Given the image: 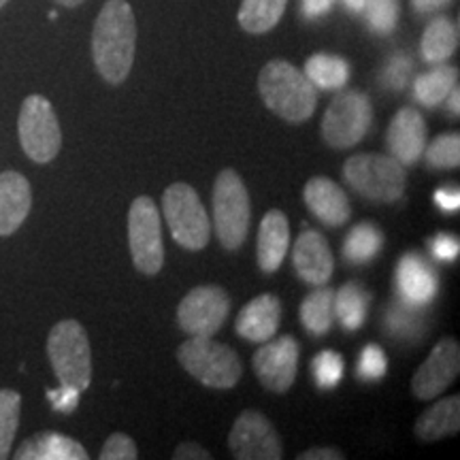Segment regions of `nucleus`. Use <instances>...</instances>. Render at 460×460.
I'll use <instances>...</instances> for the list:
<instances>
[{"instance_id": "393cba45", "label": "nucleus", "mask_w": 460, "mask_h": 460, "mask_svg": "<svg viewBox=\"0 0 460 460\" xmlns=\"http://www.w3.org/2000/svg\"><path fill=\"white\" fill-rule=\"evenodd\" d=\"M458 84V68L446 66L441 62L433 71L422 73L413 82V99L427 109L439 107L447 99V94L456 88Z\"/></svg>"}, {"instance_id": "a18cd8bd", "label": "nucleus", "mask_w": 460, "mask_h": 460, "mask_svg": "<svg viewBox=\"0 0 460 460\" xmlns=\"http://www.w3.org/2000/svg\"><path fill=\"white\" fill-rule=\"evenodd\" d=\"M452 0H411L416 13H435V11L446 9Z\"/></svg>"}, {"instance_id": "39448f33", "label": "nucleus", "mask_w": 460, "mask_h": 460, "mask_svg": "<svg viewBox=\"0 0 460 460\" xmlns=\"http://www.w3.org/2000/svg\"><path fill=\"white\" fill-rule=\"evenodd\" d=\"M48 356L58 382L88 390L92 382V352L85 329L77 320H62L48 337Z\"/></svg>"}, {"instance_id": "0eeeda50", "label": "nucleus", "mask_w": 460, "mask_h": 460, "mask_svg": "<svg viewBox=\"0 0 460 460\" xmlns=\"http://www.w3.org/2000/svg\"><path fill=\"white\" fill-rule=\"evenodd\" d=\"M163 214L177 245L190 252L205 250L211 239V220L197 190L188 183H172L164 190Z\"/></svg>"}, {"instance_id": "2f4dec72", "label": "nucleus", "mask_w": 460, "mask_h": 460, "mask_svg": "<svg viewBox=\"0 0 460 460\" xmlns=\"http://www.w3.org/2000/svg\"><path fill=\"white\" fill-rule=\"evenodd\" d=\"M386 329L390 335L401 337V339H416L422 335V315H420L418 307H411V305L401 303L393 305L388 309L386 315Z\"/></svg>"}, {"instance_id": "2eb2a0df", "label": "nucleus", "mask_w": 460, "mask_h": 460, "mask_svg": "<svg viewBox=\"0 0 460 460\" xmlns=\"http://www.w3.org/2000/svg\"><path fill=\"white\" fill-rule=\"evenodd\" d=\"M292 264L305 284L324 286L335 271L329 241L318 230H303L292 247Z\"/></svg>"}, {"instance_id": "20e7f679", "label": "nucleus", "mask_w": 460, "mask_h": 460, "mask_svg": "<svg viewBox=\"0 0 460 460\" xmlns=\"http://www.w3.org/2000/svg\"><path fill=\"white\" fill-rule=\"evenodd\" d=\"M348 186L373 203H396L405 194V166L393 156L382 154H356L343 166Z\"/></svg>"}, {"instance_id": "79ce46f5", "label": "nucleus", "mask_w": 460, "mask_h": 460, "mask_svg": "<svg viewBox=\"0 0 460 460\" xmlns=\"http://www.w3.org/2000/svg\"><path fill=\"white\" fill-rule=\"evenodd\" d=\"M335 7V0H301V13L305 20H318Z\"/></svg>"}, {"instance_id": "7ed1b4c3", "label": "nucleus", "mask_w": 460, "mask_h": 460, "mask_svg": "<svg viewBox=\"0 0 460 460\" xmlns=\"http://www.w3.org/2000/svg\"><path fill=\"white\" fill-rule=\"evenodd\" d=\"M177 360L197 382L207 388L228 390L243 376L239 354L214 337H190L177 349Z\"/></svg>"}, {"instance_id": "b1692460", "label": "nucleus", "mask_w": 460, "mask_h": 460, "mask_svg": "<svg viewBox=\"0 0 460 460\" xmlns=\"http://www.w3.org/2000/svg\"><path fill=\"white\" fill-rule=\"evenodd\" d=\"M458 49V26L447 17H435L420 43V54L429 65H441Z\"/></svg>"}, {"instance_id": "ddd939ff", "label": "nucleus", "mask_w": 460, "mask_h": 460, "mask_svg": "<svg viewBox=\"0 0 460 460\" xmlns=\"http://www.w3.org/2000/svg\"><path fill=\"white\" fill-rule=\"evenodd\" d=\"M298 356H301V348H298L296 339L284 335L275 341L271 339L264 341L252 358V367L264 388L275 394H284L296 379Z\"/></svg>"}, {"instance_id": "4c0bfd02", "label": "nucleus", "mask_w": 460, "mask_h": 460, "mask_svg": "<svg viewBox=\"0 0 460 460\" xmlns=\"http://www.w3.org/2000/svg\"><path fill=\"white\" fill-rule=\"evenodd\" d=\"M99 458L101 460H135L139 458V452H137L135 441H132L128 435L113 433L105 441V446H102Z\"/></svg>"}, {"instance_id": "f257e3e1", "label": "nucleus", "mask_w": 460, "mask_h": 460, "mask_svg": "<svg viewBox=\"0 0 460 460\" xmlns=\"http://www.w3.org/2000/svg\"><path fill=\"white\" fill-rule=\"evenodd\" d=\"M137 22L126 0H107L92 32V58L105 82L118 85L135 62Z\"/></svg>"}, {"instance_id": "e433bc0d", "label": "nucleus", "mask_w": 460, "mask_h": 460, "mask_svg": "<svg viewBox=\"0 0 460 460\" xmlns=\"http://www.w3.org/2000/svg\"><path fill=\"white\" fill-rule=\"evenodd\" d=\"M413 71V62L410 56L405 54H396L390 58V62L386 68L382 71V84L386 85L388 90H402L410 82Z\"/></svg>"}, {"instance_id": "f3484780", "label": "nucleus", "mask_w": 460, "mask_h": 460, "mask_svg": "<svg viewBox=\"0 0 460 460\" xmlns=\"http://www.w3.org/2000/svg\"><path fill=\"white\" fill-rule=\"evenodd\" d=\"M439 278L420 254H405L396 264V292L411 307H424L437 296Z\"/></svg>"}, {"instance_id": "09e8293b", "label": "nucleus", "mask_w": 460, "mask_h": 460, "mask_svg": "<svg viewBox=\"0 0 460 460\" xmlns=\"http://www.w3.org/2000/svg\"><path fill=\"white\" fill-rule=\"evenodd\" d=\"M58 4H62V7H68V9H73V7H77V4H82L84 0H56Z\"/></svg>"}, {"instance_id": "c85d7f7f", "label": "nucleus", "mask_w": 460, "mask_h": 460, "mask_svg": "<svg viewBox=\"0 0 460 460\" xmlns=\"http://www.w3.org/2000/svg\"><path fill=\"white\" fill-rule=\"evenodd\" d=\"M384 247V233L376 224L362 222L348 233L343 241V258L349 264H367L376 258Z\"/></svg>"}, {"instance_id": "37998d69", "label": "nucleus", "mask_w": 460, "mask_h": 460, "mask_svg": "<svg viewBox=\"0 0 460 460\" xmlns=\"http://www.w3.org/2000/svg\"><path fill=\"white\" fill-rule=\"evenodd\" d=\"M172 458H175V460H209L211 454L207 452L203 446L188 441V444H180L175 447V454H172Z\"/></svg>"}, {"instance_id": "58836bf2", "label": "nucleus", "mask_w": 460, "mask_h": 460, "mask_svg": "<svg viewBox=\"0 0 460 460\" xmlns=\"http://www.w3.org/2000/svg\"><path fill=\"white\" fill-rule=\"evenodd\" d=\"M79 390L73 386H66V384H60V388L48 390V399L56 411L60 413H73L79 405Z\"/></svg>"}, {"instance_id": "bb28decb", "label": "nucleus", "mask_w": 460, "mask_h": 460, "mask_svg": "<svg viewBox=\"0 0 460 460\" xmlns=\"http://www.w3.org/2000/svg\"><path fill=\"white\" fill-rule=\"evenodd\" d=\"M305 75L315 88L320 90H341L348 84L349 62L341 56L335 54H314L305 62Z\"/></svg>"}, {"instance_id": "412c9836", "label": "nucleus", "mask_w": 460, "mask_h": 460, "mask_svg": "<svg viewBox=\"0 0 460 460\" xmlns=\"http://www.w3.org/2000/svg\"><path fill=\"white\" fill-rule=\"evenodd\" d=\"M290 247V224L284 211L271 209L264 214L258 230V267L264 273H275L284 262Z\"/></svg>"}, {"instance_id": "f8f14e48", "label": "nucleus", "mask_w": 460, "mask_h": 460, "mask_svg": "<svg viewBox=\"0 0 460 460\" xmlns=\"http://www.w3.org/2000/svg\"><path fill=\"white\" fill-rule=\"evenodd\" d=\"M228 447L237 460H279L284 458L278 430L261 411L241 413L228 435Z\"/></svg>"}, {"instance_id": "5701e85b", "label": "nucleus", "mask_w": 460, "mask_h": 460, "mask_svg": "<svg viewBox=\"0 0 460 460\" xmlns=\"http://www.w3.org/2000/svg\"><path fill=\"white\" fill-rule=\"evenodd\" d=\"M460 430V396H447L429 407L416 422V435L424 441L444 439L447 435H456Z\"/></svg>"}, {"instance_id": "4468645a", "label": "nucleus", "mask_w": 460, "mask_h": 460, "mask_svg": "<svg viewBox=\"0 0 460 460\" xmlns=\"http://www.w3.org/2000/svg\"><path fill=\"white\" fill-rule=\"evenodd\" d=\"M460 371V348L456 339H441L411 379V393L420 401H430L450 386Z\"/></svg>"}, {"instance_id": "7c9ffc66", "label": "nucleus", "mask_w": 460, "mask_h": 460, "mask_svg": "<svg viewBox=\"0 0 460 460\" xmlns=\"http://www.w3.org/2000/svg\"><path fill=\"white\" fill-rule=\"evenodd\" d=\"M22 396L15 390H0V460L7 458L20 427Z\"/></svg>"}, {"instance_id": "dca6fc26", "label": "nucleus", "mask_w": 460, "mask_h": 460, "mask_svg": "<svg viewBox=\"0 0 460 460\" xmlns=\"http://www.w3.org/2000/svg\"><path fill=\"white\" fill-rule=\"evenodd\" d=\"M390 156L402 166L416 164L427 147V122L413 107L401 109L388 126Z\"/></svg>"}, {"instance_id": "4be33fe9", "label": "nucleus", "mask_w": 460, "mask_h": 460, "mask_svg": "<svg viewBox=\"0 0 460 460\" xmlns=\"http://www.w3.org/2000/svg\"><path fill=\"white\" fill-rule=\"evenodd\" d=\"M17 460H88L82 444L62 433H39L15 452Z\"/></svg>"}, {"instance_id": "a211bd4d", "label": "nucleus", "mask_w": 460, "mask_h": 460, "mask_svg": "<svg viewBox=\"0 0 460 460\" xmlns=\"http://www.w3.org/2000/svg\"><path fill=\"white\" fill-rule=\"evenodd\" d=\"M303 199L309 211L331 228L343 226L352 216V205H349L348 194L329 177H312L303 190Z\"/></svg>"}, {"instance_id": "f704fd0d", "label": "nucleus", "mask_w": 460, "mask_h": 460, "mask_svg": "<svg viewBox=\"0 0 460 460\" xmlns=\"http://www.w3.org/2000/svg\"><path fill=\"white\" fill-rule=\"evenodd\" d=\"M343 371H345L343 356L332 352V349H324V352H320L312 360V373H314L315 384L324 390L339 386V382L343 379Z\"/></svg>"}, {"instance_id": "cd10ccee", "label": "nucleus", "mask_w": 460, "mask_h": 460, "mask_svg": "<svg viewBox=\"0 0 460 460\" xmlns=\"http://www.w3.org/2000/svg\"><path fill=\"white\" fill-rule=\"evenodd\" d=\"M369 303L371 295L358 281H349V284L339 288V292H335V315L345 331L354 332L365 324Z\"/></svg>"}, {"instance_id": "49530a36", "label": "nucleus", "mask_w": 460, "mask_h": 460, "mask_svg": "<svg viewBox=\"0 0 460 460\" xmlns=\"http://www.w3.org/2000/svg\"><path fill=\"white\" fill-rule=\"evenodd\" d=\"M458 99H460V92H458V85H456V88H454L450 94H447V99H446L447 101V109H450V111L456 115V118H458V113H460Z\"/></svg>"}, {"instance_id": "6e6552de", "label": "nucleus", "mask_w": 460, "mask_h": 460, "mask_svg": "<svg viewBox=\"0 0 460 460\" xmlns=\"http://www.w3.org/2000/svg\"><path fill=\"white\" fill-rule=\"evenodd\" d=\"M373 107L369 96L360 90H343L332 99L322 119V137L335 149L358 146L369 132Z\"/></svg>"}, {"instance_id": "de8ad7c7", "label": "nucleus", "mask_w": 460, "mask_h": 460, "mask_svg": "<svg viewBox=\"0 0 460 460\" xmlns=\"http://www.w3.org/2000/svg\"><path fill=\"white\" fill-rule=\"evenodd\" d=\"M345 9L352 11V13H362V7H365V0H343Z\"/></svg>"}, {"instance_id": "1a4fd4ad", "label": "nucleus", "mask_w": 460, "mask_h": 460, "mask_svg": "<svg viewBox=\"0 0 460 460\" xmlns=\"http://www.w3.org/2000/svg\"><path fill=\"white\" fill-rule=\"evenodd\" d=\"M128 247L137 271L160 273L164 264V243L160 211L152 197H137L128 211Z\"/></svg>"}, {"instance_id": "a19ab883", "label": "nucleus", "mask_w": 460, "mask_h": 460, "mask_svg": "<svg viewBox=\"0 0 460 460\" xmlns=\"http://www.w3.org/2000/svg\"><path fill=\"white\" fill-rule=\"evenodd\" d=\"M435 203L439 207L441 211L446 214H452V211H458L460 207V192L458 188H439L435 192Z\"/></svg>"}, {"instance_id": "c756f323", "label": "nucleus", "mask_w": 460, "mask_h": 460, "mask_svg": "<svg viewBox=\"0 0 460 460\" xmlns=\"http://www.w3.org/2000/svg\"><path fill=\"white\" fill-rule=\"evenodd\" d=\"M288 0H243L239 9V24L245 32L264 34L278 26Z\"/></svg>"}, {"instance_id": "8fccbe9b", "label": "nucleus", "mask_w": 460, "mask_h": 460, "mask_svg": "<svg viewBox=\"0 0 460 460\" xmlns=\"http://www.w3.org/2000/svg\"><path fill=\"white\" fill-rule=\"evenodd\" d=\"M7 3H9V0H0V9H3Z\"/></svg>"}, {"instance_id": "72a5a7b5", "label": "nucleus", "mask_w": 460, "mask_h": 460, "mask_svg": "<svg viewBox=\"0 0 460 460\" xmlns=\"http://www.w3.org/2000/svg\"><path fill=\"white\" fill-rule=\"evenodd\" d=\"M427 149L430 169H456L460 164V137L458 132L439 135Z\"/></svg>"}, {"instance_id": "ea45409f", "label": "nucleus", "mask_w": 460, "mask_h": 460, "mask_svg": "<svg viewBox=\"0 0 460 460\" xmlns=\"http://www.w3.org/2000/svg\"><path fill=\"white\" fill-rule=\"evenodd\" d=\"M430 252H433V256L439 262H452L458 258L460 243L456 237H452V234L441 233L437 234L435 239H430Z\"/></svg>"}, {"instance_id": "c9c22d12", "label": "nucleus", "mask_w": 460, "mask_h": 460, "mask_svg": "<svg viewBox=\"0 0 460 460\" xmlns=\"http://www.w3.org/2000/svg\"><path fill=\"white\" fill-rule=\"evenodd\" d=\"M388 373L386 352L376 343H369L362 348L358 358V377L362 382H379Z\"/></svg>"}, {"instance_id": "423d86ee", "label": "nucleus", "mask_w": 460, "mask_h": 460, "mask_svg": "<svg viewBox=\"0 0 460 460\" xmlns=\"http://www.w3.org/2000/svg\"><path fill=\"white\" fill-rule=\"evenodd\" d=\"M214 230L220 243L234 252L250 233V194L237 171L224 169L214 183Z\"/></svg>"}, {"instance_id": "c03bdc74", "label": "nucleus", "mask_w": 460, "mask_h": 460, "mask_svg": "<svg viewBox=\"0 0 460 460\" xmlns=\"http://www.w3.org/2000/svg\"><path fill=\"white\" fill-rule=\"evenodd\" d=\"M301 460H343L345 456L337 447H314V450L303 452Z\"/></svg>"}, {"instance_id": "aec40b11", "label": "nucleus", "mask_w": 460, "mask_h": 460, "mask_svg": "<svg viewBox=\"0 0 460 460\" xmlns=\"http://www.w3.org/2000/svg\"><path fill=\"white\" fill-rule=\"evenodd\" d=\"M32 207V190L24 175L0 172V237L13 234L26 222Z\"/></svg>"}, {"instance_id": "f03ea898", "label": "nucleus", "mask_w": 460, "mask_h": 460, "mask_svg": "<svg viewBox=\"0 0 460 460\" xmlns=\"http://www.w3.org/2000/svg\"><path fill=\"white\" fill-rule=\"evenodd\" d=\"M264 105L290 124H303L318 107V92L307 75L286 60H271L258 77Z\"/></svg>"}, {"instance_id": "9b49d317", "label": "nucleus", "mask_w": 460, "mask_h": 460, "mask_svg": "<svg viewBox=\"0 0 460 460\" xmlns=\"http://www.w3.org/2000/svg\"><path fill=\"white\" fill-rule=\"evenodd\" d=\"M230 314V296L220 286H199L181 298L177 324L190 337H214Z\"/></svg>"}, {"instance_id": "a878e982", "label": "nucleus", "mask_w": 460, "mask_h": 460, "mask_svg": "<svg viewBox=\"0 0 460 460\" xmlns=\"http://www.w3.org/2000/svg\"><path fill=\"white\" fill-rule=\"evenodd\" d=\"M335 320V290L326 286H318L312 295L305 296L301 305V322L309 335L322 337L332 329Z\"/></svg>"}, {"instance_id": "473e14b6", "label": "nucleus", "mask_w": 460, "mask_h": 460, "mask_svg": "<svg viewBox=\"0 0 460 460\" xmlns=\"http://www.w3.org/2000/svg\"><path fill=\"white\" fill-rule=\"evenodd\" d=\"M367 26L376 34L394 32L399 24V0H365Z\"/></svg>"}, {"instance_id": "9d476101", "label": "nucleus", "mask_w": 460, "mask_h": 460, "mask_svg": "<svg viewBox=\"0 0 460 460\" xmlns=\"http://www.w3.org/2000/svg\"><path fill=\"white\" fill-rule=\"evenodd\" d=\"M17 130H20L22 149L32 163L48 164L60 152L62 130L60 124H58L54 107L45 96H28L24 105H22Z\"/></svg>"}, {"instance_id": "6ab92c4d", "label": "nucleus", "mask_w": 460, "mask_h": 460, "mask_svg": "<svg viewBox=\"0 0 460 460\" xmlns=\"http://www.w3.org/2000/svg\"><path fill=\"white\" fill-rule=\"evenodd\" d=\"M281 322V301L275 295H261L252 298L250 303L241 309L234 329L237 335L252 343H264L275 337Z\"/></svg>"}]
</instances>
